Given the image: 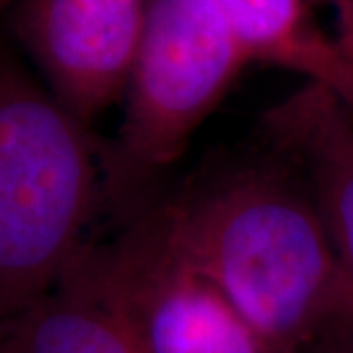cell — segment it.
<instances>
[{
    "label": "cell",
    "mask_w": 353,
    "mask_h": 353,
    "mask_svg": "<svg viewBox=\"0 0 353 353\" xmlns=\"http://www.w3.org/2000/svg\"><path fill=\"white\" fill-rule=\"evenodd\" d=\"M0 353H143L92 245L59 283L2 320Z\"/></svg>",
    "instance_id": "obj_7"
},
{
    "label": "cell",
    "mask_w": 353,
    "mask_h": 353,
    "mask_svg": "<svg viewBox=\"0 0 353 353\" xmlns=\"http://www.w3.org/2000/svg\"><path fill=\"white\" fill-rule=\"evenodd\" d=\"M259 138L301 175L340 259L350 314L326 341L353 324V110L330 88L306 83L261 114Z\"/></svg>",
    "instance_id": "obj_6"
},
{
    "label": "cell",
    "mask_w": 353,
    "mask_h": 353,
    "mask_svg": "<svg viewBox=\"0 0 353 353\" xmlns=\"http://www.w3.org/2000/svg\"><path fill=\"white\" fill-rule=\"evenodd\" d=\"M250 65L214 0H152L124 92L118 138L104 145L106 206L138 216L152 183L189 148Z\"/></svg>",
    "instance_id": "obj_3"
},
{
    "label": "cell",
    "mask_w": 353,
    "mask_h": 353,
    "mask_svg": "<svg viewBox=\"0 0 353 353\" xmlns=\"http://www.w3.org/2000/svg\"><path fill=\"white\" fill-rule=\"evenodd\" d=\"M314 353H353V324L336 332Z\"/></svg>",
    "instance_id": "obj_8"
},
{
    "label": "cell",
    "mask_w": 353,
    "mask_h": 353,
    "mask_svg": "<svg viewBox=\"0 0 353 353\" xmlns=\"http://www.w3.org/2000/svg\"><path fill=\"white\" fill-rule=\"evenodd\" d=\"M165 238L216 283L271 353H312L350 314V290L301 175L261 145L150 206Z\"/></svg>",
    "instance_id": "obj_1"
},
{
    "label": "cell",
    "mask_w": 353,
    "mask_h": 353,
    "mask_svg": "<svg viewBox=\"0 0 353 353\" xmlns=\"http://www.w3.org/2000/svg\"><path fill=\"white\" fill-rule=\"evenodd\" d=\"M152 0H18L16 38L51 94L90 126L124 99Z\"/></svg>",
    "instance_id": "obj_5"
},
{
    "label": "cell",
    "mask_w": 353,
    "mask_h": 353,
    "mask_svg": "<svg viewBox=\"0 0 353 353\" xmlns=\"http://www.w3.org/2000/svg\"><path fill=\"white\" fill-rule=\"evenodd\" d=\"M104 145L12 57L0 73V314L28 308L97 245Z\"/></svg>",
    "instance_id": "obj_2"
},
{
    "label": "cell",
    "mask_w": 353,
    "mask_h": 353,
    "mask_svg": "<svg viewBox=\"0 0 353 353\" xmlns=\"http://www.w3.org/2000/svg\"><path fill=\"white\" fill-rule=\"evenodd\" d=\"M101 250L143 353H271L226 292L171 245L150 206Z\"/></svg>",
    "instance_id": "obj_4"
},
{
    "label": "cell",
    "mask_w": 353,
    "mask_h": 353,
    "mask_svg": "<svg viewBox=\"0 0 353 353\" xmlns=\"http://www.w3.org/2000/svg\"><path fill=\"white\" fill-rule=\"evenodd\" d=\"M336 10V36L347 34L353 30V0H334L332 2Z\"/></svg>",
    "instance_id": "obj_9"
},
{
    "label": "cell",
    "mask_w": 353,
    "mask_h": 353,
    "mask_svg": "<svg viewBox=\"0 0 353 353\" xmlns=\"http://www.w3.org/2000/svg\"><path fill=\"white\" fill-rule=\"evenodd\" d=\"M336 38H338V43L341 46V50L345 51V53L353 59V30L352 32H347V34L336 36Z\"/></svg>",
    "instance_id": "obj_10"
}]
</instances>
